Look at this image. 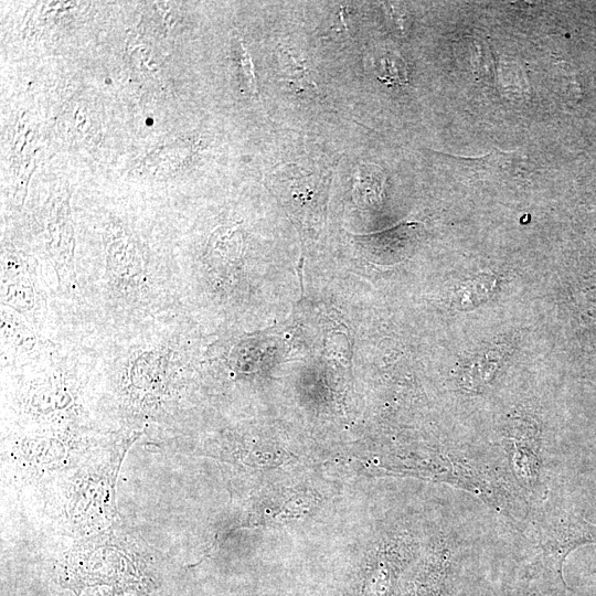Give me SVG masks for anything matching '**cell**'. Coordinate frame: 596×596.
I'll return each instance as SVG.
<instances>
[{"label": "cell", "instance_id": "cell-1", "mask_svg": "<svg viewBox=\"0 0 596 596\" xmlns=\"http://www.w3.org/2000/svg\"><path fill=\"white\" fill-rule=\"evenodd\" d=\"M235 49L236 63L238 65L237 71L243 91L252 96L258 97L252 58L241 39H238V46Z\"/></svg>", "mask_w": 596, "mask_h": 596}]
</instances>
